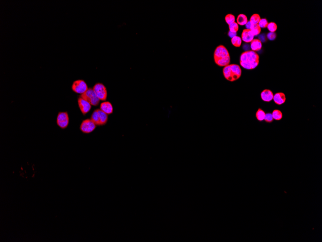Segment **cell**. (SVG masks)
I'll list each match as a JSON object with an SVG mask.
<instances>
[{
    "label": "cell",
    "instance_id": "cell-19",
    "mask_svg": "<svg viewBox=\"0 0 322 242\" xmlns=\"http://www.w3.org/2000/svg\"><path fill=\"white\" fill-rule=\"evenodd\" d=\"M273 118L275 121H281L283 118V114L280 110L275 109L272 113Z\"/></svg>",
    "mask_w": 322,
    "mask_h": 242
},
{
    "label": "cell",
    "instance_id": "cell-6",
    "mask_svg": "<svg viewBox=\"0 0 322 242\" xmlns=\"http://www.w3.org/2000/svg\"><path fill=\"white\" fill-rule=\"evenodd\" d=\"M96 126L91 119H86L82 121L80 125V130L83 133L90 134L95 130Z\"/></svg>",
    "mask_w": 322,
    "mask_h": 242
},
{
    "label": "cell",
    "instance_id": "cell-8",
    "mask_svg": "<svg viewBox=\"0 0 322 242\" xmlns=\"http://www.w3.org/2000/svg\"><path fill=\"white\" fill-rule=\"evenodd\" d=\"M230 56L227 49L224 46L220 45L216 47L214 54V60L225 58Z\"/></svg>",
    "mask_w": 322,
    "mask_h": 242
},
{
    "label": "cell",
    "instance_id": "cell-14",
    "mask_svg": "<svg viewBox=\"0 0 322 242\" xmlns=\"http://www.w3.org/2000/svg\"><path fill=\"white\" fill-rule=\"evenodd\" d=\"M251 49L255 52L260 51L262 49V44L260 39H254L251 42Z\"/></svg>",
    "mask_w": 322,
    "mask_h": 242
},
{
    "label": "cell",
    "instance_id": "cell-18",
    "mask_svg": "<svg viewBox=\"0 0 322 242\" xmlns=\"http://www.w3.org/2000/svg\"><path fill=\"white\" fill-rule=\"evenodd\" d=\"M91 119L94 122L96 126H100V121L99 118L98 109L95 110L91 117Z\"/></svg>",
    "mask_w": 322,
    "mask_h": 242
},
{
    "label": "cell",
    "instance_id": "cell-17",
    "mask_svg": "<svg viewBox=\"0 0 322 242\" xmlns=\"http://www.w3.org/2000/svg\"><path fill=\"white\" fill-rule=\"evenodd\" d=\"M247 22H248V19L245 15L241 14L238 15L237 18V23L238 25L243 26V25H246Z\"/></svg>",
    "mask_w": 322,
    "mask_h": 242
},
{
    "label": "cell",
    "instance_id": "cell-29",
    "mask_svg": "<svg viewBox=\"0 0 322 242\" xmlns=\"http://www.w3.org/2000/svg\"><path fill=\"white\" fill-rule=\"evenodd\" d=\"M276 34L275 32H270L267 34V37L268 39L270 41H273L276 39Z\"/></svg>",
    "mask_w": 322,
    "mask_h": 242
},
{
    "label": "cell",
    "instance_id": "cell-13",
    "mask_svg": "<svg viewBox=\"0 0 322 242\" xmlns=\"http://www.w3.org/2000/svg\"><path fill=\"white\" fill-rule=\"evenodd\" d=\"M273 100L276 104L279 105H282L286 102V95L283 92L276 93L273 96Z\"/></svg>",
    "mask_w": 322,
    "mask_h": 242
},
{
    "label": "cell",
    "instance_id": "cell-7",
    "mask_svg": "<svg viewBox=\"0 0 322 242\" xmlns=\"http://www.w3.org/2000/svg\"><path fill=\"white\" fill-rule=\"evenodd\" d=\"M57 123L61 129H66L69 124V118L68 113L66 112L59 113L57 117Z\"/></svg>",
    "mask_w": 322,
    "mask_h": 242
},
{
    "label": "cell",
    "instance_id": "cell-30",
    "mask_svg": "<svg viewBox=\"0 0 322 242\" xmlns=\"http://www.w3.org/2000/svg\"><path fill=\"white\" fill-rule=\"evenodd\" d=\"M228 36L230 37V38H233L234 37L237 36V32H230L229 31L228 32Z\"/></svg>",
    "mask_w": 322,
    "mask_h": 242
},
{
    "label": "cell",
    "instance_id": "cell-5",
    "mask_svg": "<svg viewBox=\"0 0 322 242\" xmlns=\"http://www.w3.org/2000/svg\"><path fill=\"white\" fill-rule=\"evenodd\" d=\"M72 89L74 92L77 94H82L88 90V86L85 81L77 80L73 82L72 85Z\"/></svg>",
    "mask_w": 322,
    "mask_h": 242
},
{
    "label": "cell",
    "instance_id": "cell-12",
    "mask_svg": "<svg viewBox=\"0 0 322 242\" xmlns=\"http://www.w3.org/2000/svg\"><path fill=\"white\" fill-rule=\"evenodd\" d=\"M100 109L103 112L109 115L113 113V107L112 104L109 102H105L101 103L100 105Z\"/></svg>",
    "mask_w": 322,
    "mask_h": 242
},
{
    "label": "cell",
    "instance_id": "cell-22",
    "mask_svg": "<svg viewBox=\"0 0 322 242\" xmlns=\"http://www.w3.org/2000/svg\"><path fill=\"white\" fill-rule=\"evenodd\" d=\"M250 30H251L255 36H258L261 32V28L258 24H253Z\"/></svg>",
    "mask_w": 322,
    "mask_h": 242
},
{
    "label": "cell",
    "instance_id": "cell-28",
    "mask_svg": "<svg viewBox=\"0 0 322 242\" xmlns=\"http://www.w3.org/2000/svg\"><path fill=\"white\" fill-rule=\"evenodd\" d=\"M273 120L274 119L273 118L272 113H267L266 114L264 121H265V122H266L267 123H272L273 121Z\"/></svg>",
    "mask_w": 322,
    "mask_h": 242
},
{
    "label": "cell",
    "instance_id": "cell-10",
    "mask_svg": "<svg viewBox=\"0 0 322 242\" xmlns=\"http://www.w3.org/2000/svg\"><path fill=\"white\" fill-rule=\"evenodd\" d=\"M254 36H255L252 32L251 30L245 29L243 31L241 39H242V40L243 41V42L248 43L251 42L253 41Z\"/></svg>",
    "mask_w": 322,
    "mask_h": 242
},
{
    "label": "cell",
    "instance_id": "cell-11",
    "mask_svg": "<svg viewBox=\"0 0 322 242\" xmlns=\"http://www.w3.org/2000/svg\"><path fill=\"white\" fill-rule=\"evenodd\" d=\"M273 94L272 90H264L260 94L261 99L265 102H270L273 98Z\"/></svg>",
    "mask_w": 322,
    "mask_h": 242
},
{
    "label": "cell",
    "instance_id": "cell-9",
    "mask_svg": "<svg viewBox=\"0 0 322 242\" xmlns=\"http://www.w3.org/2000/svg\"><path fill=\"white\" fill-rule=\"evenodd\" d=\"M78 103L79 108L81 111L82 114L86 115L89 112L91 108V104L89 102L82 99L81 97H79L78 99Z\"/></svg>",
    "mask_w": 322,
    "mask_h": 242
},
{
    "label": "cell",
    "instance_id": "cell-24",
    "mask_svg": "<svg viewBox=\"0 0 322 242\" xmlns=\"http://www.w3.org/2000/svg\"><path fill=\"white\" fill-rule=\"evenodd\" d=\"M225 19L226 21V22L228 24V25H229L235 22V18L234 17V15H233L228 14L226 15V17L225 18Z\"/></svg>",
    "mask_w": 322,
    "mask_h": 242
},
{
    "label": "cell",
    "instance_id": "cell-1",
    "mask_svg": "<svg viewBox=\"0 0 322 242\" xmlns=\"http://www.w3.org/2000/svg\"><path fill=\"white\" fill-rule=\"evenodd\" d=\"M259 59L260 57L256 52L252 50L245 51L240 56V65L247 70H253L259 65Z\"/></svg>",
    "mask_w": 322,
    "mask_h": 242
},
{
    "label": "cell",
    "instance_id": "cell-3",
    "mask_svg": "<svg viewBox=\"0 0 322 242\" xmlns=\"http://www.w3.org/2000/svg\"><path fill=\"white\" fill-rule=\"evenodd\" d=\"M80 97L84 99L89 102L91 105L94 106H97L100 101L94 90L91 88L88 89L84 94L81 95Z\"/></svg>",
    "mask_w": 322,
    "mask_h": 242
},
{
    "label": "cell",
    "instance_id": "cell-31",
    "mask_svg": "<svg viewBox=\"0 0 322 242\" xmlns=\"http://www.w3.org/2000/svg\"><path fill=\"white\" fill-rule=\"evenodd\" d=\"M252 25H253V24L250 21H248L247 23L246 24V28H247L246 29H247V30H250Z\"/></svg>",
    "mask_w": 322,
    "mask_h": 242
},
{
    "label": "cell",
    "instance_id": "cell-20",
    "mask_svg": "<svg viewBox=\"0 0 322 242\" xmlns=\"http://www.w3.org/2000/svg\"><path fill=\"white\" fill-rule=\"evenodd\" d=\"M265 114V112L262 109L259 108L256 114V117L257 121L260 122L263 121L264 120Z\"/></svg>",
    "mask_w": 322,
    "mask_h": 242
},
{
    "label": "cell",
    "instance_id": "cell-21",
    "mask_svg": "<svg viewBox=\"0 0 322 242\" xmlns=\"http://www.w3.org/2000/svg\"><path fill=\"white\" fill-rule=\"evenodd\" d=\"M242 40L241 37L238 36L234 37L233 38H232L231 40L232 44L235 47H240L242 44Z\"/></svg>",
    "mask_w": 322,
    "mask_h": 242
},
{
    "label": "cell",
    "instance_id": "cell-25",
    "mask_svg": "<svg viewBox=\"0 0 322 242\" xmlns=\"http://www.w3.org/2000/svg\"><path fill=\"white\" fill-rule=\"evenodd\" d=\"M267 28H268V30L270 32H275L277 29V25L275 23L271 22L268 24V26H267Z\"/></svg>",
    "mask_w": 322,
    "mask_h": 242
},
{
    "label": "cell",
    "instance_id": "cell-15",
    "mask_svg": "<svg viewBox=\"0 0 322 242\" xmlns=\"http://www.w3.org/2000/svg\"><path fill=\"white\" fill-rule=\"evenodd\" d=\"M230 62V56H228L225 58H222L220 59L215 60V62L218 66L220 67H225L229 65Z\"/></svg>",
    "mask_w": 322,
    "mask_h": 242
},
{
    "label": "cell",
    "instance_id": "cell-27",
    "mask_svg": "<svg viewBox=\"0 0 322 242\" xmlns=\"http://www.w3.org/2000/svg\"><path fill=\"white\" fill-rule=\"evenodd\" d=\"M268 20L266 19H260V21H259L258 25L260 26V28H265L267 27L268 26Z\"/></svg>",
    "mask_w": 322,
    "mask_h": 242
},
{
    "label": "cell",
    "instance_id": "cell-2",
    "mask_svg": "<svg viewBox=\"0 0 322 242\" xmlns=\"http://www.w3.org/2000/svg\"><path fill=\"white\" fill-rule=\"evenodd\" d=\"M223 73L227 80L233 82L239 79L242 75V70L237 64H229L224 67Z\"/></svg>",
    "mask_w": 322,
    "mask_h": 242
},
{
    "label": "cell",
    "instance_id": "cell-16",
    "mask_svg": "<svg viewBox=\"0 0 322 242\" xmlns=\"http://www.w3.org/2000/svg\"><path fill=\"white\" fill-rule=\"evenodd\" d=\"M98 113H99V118L100 121V126L104 125L107 123L108 120V116L107 114L103 112L99 109H98Z\"/></svg>",
    "mask_w": 322,
    "mask_h": 242
},
{
    "label": "cell",
    "instance_id": "cell-4",
    "mask_svg": "<svg viewBox=\"0 0 322 242\" xmlns=\"http://www.w3.org/2000/svg\"><path fill=\"white\" fill-rule=\"evenodd\" d=\"M93 90L99 100L105 101L107 99L108 93L107 89L102 83H98L95 85Z\"/></svg>",
    "mask_w": 322,
    "mask_h": 242
},
{
    "label": "cell",
    "instance_id": "cell-26",
    "mask_svg": "<svg viewBox=\"0 0 322 242\" xmlns=\"http://www.w3.org/2000/svg\"><path fill=\"white\" fill-rule=\"evenodd\" d=\"M229 31L230 32H237L239 30L238 24L235 22L229 25Z\"/></svg>",
    "mask_w": 322,
    "mask_h": 242
},
{
    "label": "cell",
    "instance_id": "cell-23",
    "mask_svg": "<svg viewBox=\"0 0 322 242\" xmlns=\"http://www.w3.org/2000/svg\"><path fill=\"white\" fill-rule=\"evenodd\" d=\"M260 19H261L260 17L259 14H254L251 17L249 21H250L253 24H258Z\"/></svg>",
    "mask_w": 322,
    "mask_h": 242
}]
</instances>
